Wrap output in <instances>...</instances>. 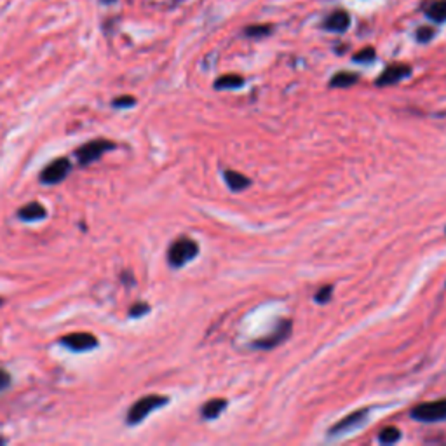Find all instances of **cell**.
I'll return each instance as SVG.
<instances>
[{"label": "cell", "instance_id": "22", "mask_svg": "<svg viewBox=\"0 0 446 446\" xmlns=\"http://www.w3.org/2000/svg\"><path fill=\"white\" fill-rule=\"evenodd\" d=\"M151 312V307H148V304H135L131 309H129V316L131 318H141V316L148 314Z\"/></svg>", "mask_w": 446, "mask_h": 446}, {"label": "cell", "instance_id": "16", "mask_svg": "<svg viewBox=\"0 0 446 446\" xmlns=\"http://www.w3.org/2000/svg\"><path fill=\"white\" fill-rule=\"evenodd\" d=\"M359 80V76L357 74H352V71H338L329 80V86L332 87H350Z\"/></svg>", "mask_w": 446, "mask_h": 446}, {"label": "cell", "instance_id": "23", "mask_svg": "<svg viewBox=\"0 0 446 446\" xmlns=\"http://www.w3.org/2000/svg\"><path fill=\"white\" fill-rule=\"evenodd\" d=\"M136 100L132 96H119L114 100V107L115 108H129L135 107Z\"/></svg>", "mask_w": 446, "mask_h": 446}, {"label": "cell", "instance_id": "24", "mask_svg": "<svg viewBox=\"0 0 446 446\" xmlns=\"http://www.w3.org/2000/svg\"><path fill=\"white\" fill-rule=\"evenodd\" d=\"M9 386H11V375H9L8 371L0 368V393L8 389Z\"/></svg>", "mask_w": 446, "mask_h": 446}, {"label": "cell", "instance_id": "17", "mask_svg": "<svg viewBox=\"0 0 446 446\" xmlns=\"http://www.w3.org/2000/svg\"><path fill=\"white\" fill-rule=\"evenodd\" d=\"M272 33L271 25H251L244 30V35L250 37V39H264V37H268Z\"/></svg>", "mask_w": 446, "mask_h": 446}, {"label": "cell", "instance_id": "7", "mask_svg": "<svg viewBox=\"0 0 446 446\" xmlns=\"http://www.w3.org/2000/svg\"><path fill=\"white\" fill-rule=\"evenodd\" d=\"M61 345L67 347L71 352H87L98 347V338L91 333H71V335H65L60 340Z\"/></svg>", "mask_w": 446, "mask_h": 446}, {"label": "cell", "instance_id": "5", "mask_svg": "<svg viewBox=\"0 0 446 446\" xmlns=\"http://www.w3.org/2000/svg\"><path fill=\"white\" fill-rule=\"evenodd\" d=\"M291 329H293V323L289 321V319H281L279 325L275 326L274 332H272L268 336H265V338L253 342V347H257V349H261V350L275 349V347L281 345L282 342H286V340L289 338Z\"/></svg>", "mask_w": 446, "mask_h": 446}, {"label": "cell", "instance_id": "14", "mask_svg": "<svg viewBox=\"0 0 446 446\" xmlns=\"http://www.w3.org/2000/svg\"><path fill=\"white\" fill-rule=\"evenodd\" d=\"M227 408V400H211L204 404V408L200 410V415L206 420H213V418L220 417Z\"/></svg>", "mask_w": 446, "mask_h": 446}, {"label": "cell", "instance_id": "25", "mask_svg": "<svg viewBox=\"0 0 446 446\" xmlns=\"http://www.w3.org/2000/svg\"><path fill=\"white\" fill-rule=\"evenodd\" d=\"M101 2H105V4H107V2H114V0H101Z\"/></svg>", "mask_w": 446, "mask_h": 446}, {"label": "cell", "instance_id": "26", "mask_svg": "<svg viewBox=\"0 0 446 446\" xmlns=\"http://www.w3.org/2000/svg\"><path fill=\"white\" fill-rule=\"evenodd\" d=\"M2 304H4V298H0V305H2Z\"/></svg>", "mask_w": 446, "mask_h": 446}, {"label": "cell", "instance_id": "4", "mask_svg": "<svg viewBox=\"0 0 446 446\" xmlns=\"http://www.w3.org/2000/svg\"><path fill=\"white\" fill-rule=\"evenodd\" d=\"M112 148H115V143L107 141V139H94V141H89L80 146L79 151L76 152V157L80 162V166H87L103 157L105 152L112 151Z\"/></svg>", "mask_w": 446, "mask_h": 446}, {"label": "cell", "instance_id": "20", "mask_svg": "<svg viewBox=\"0 0 446 446\" xmlns=\"http://www.w3.org/2000/svg\"><path fill=\"white\" fill-rule=\"evenodd\" d=\"M436 30L431 28V26H420V28L415 32V37H417L418 42H429V40L434 39Z\"/></svg>", "mask_w": 446, "mask_h": 446}, {"label": "cell", "instance_id": "12", "mask_svg": "<svg viewBox=\"0 0 446 446\" xmlns=\"http://www.w3.org/2000/svg\"><path fill=\"white\" fill-rule=\"evenodd\" d=\"M223 178H225L229 189L234 190V192H241V190L248 189V187L251 185V180L248 178V176H244L243 173L239 171H234V169H227V171L223 173Z\"/></svg>", "mask_w": 446, "mask_h": 446}, {"label": "cell", "instance_id": "8", "mask_svg": "<svg viewBox=\"0 0 446 446\" xmlns=\"http://www.w3.org/2000/svg\"><path fill=\"white\" fill-rule=\"evenodd\" d=\"M368 408H361V410L354 411V413L347 415L345 418H342L340 422H336L335 425H333L332 429H329V436H340V434H345V432H350L352 429L356 427H361V425L366 422V417H368Z\"/></svg>", "mask_w": 446, "mask_h": 446}, {"label": "cell", "instance_id": "11", "mask_svg": "<svg viewBox=\"0 0 446 446\" xmlns=\"http://www.w3.org/2000/svg\"><path fill=\"white\" fill-rule=\"evenodd\" d=\"M18 216L22 218L23 221H37V220H42V218H46L47 211L40 203H28V204H25V206L19 207Z\"/></svg>", "mask_w": 446, "mask_h": 446}, {"label": "cell", "instance_id": "3", "mask_svg": "<svg viewBox=\"0 0 446 446\" xmlns=\"http://www.w3.org/2000/svg\"><path fill=\"white\" fill-rule=\"evenodd\" d=\"M411 418L418 422H441L446 420V400L422 403L411 410Z\"/></svg>", "mask_w": 446, "mask_h": 446}, {"label": "cell", "instance_id": "9", "mask_svg": "<svg viewBox=\"0 0 446 446\" xmlns=\"http://www.w3.org/2000/svg\"><path fill=\"white\" fill-rule=\"evenodd\" d=\"M411 76V68L408 67V65H403V63H394V65H389V67L384 70L382 76L377 79V86H393V84H397L401 83L403 79H406V77Z\"/></svg>", "mask_w": 446, "mask_h": 446}, {"label": "cell", "instance_id": "10", "mask_svg": "<svg viewBox=\"0 0 446 446\" xmlns=\"http://www.w3.org/2000/svg\"><path fill=\"white\" fill-rule=\"evenodd\" d=\"M323 26H325L326 30H329V32H336V33L347 32L350 26L349 12L343 11V9H336V11H333L332 15L325 19Z\"/></svg>", "mask_w": 446, "mask_h": 446}, {"label": "cell", "instance_id": "15", "mask_svg": "<svg viewBox=\"0 0 446 446\" xmlns=\"http://www.w3.org/2000/svg\"><path fill=\"white\" fill-rule=\"evenodd\" d=\"M244 86V79L241 76H221L220 79L214 80V89H239Z\"/></svg>", "mask_w": 446, "mask_h": 446}, {"label": "cell", "instance_id": "19", "mask_svg": "<svg viewBox=\"0 0 446 446\" xmlns=\"http://www.w3.org/2000/svg\"><path fill=\"white\" fill-rule=\"evenodd\" d=\"M375 58H377V53L373 47H363L359 53L354 54L352 60L356 61V63H370V61H373Z\"/></svg>", "mask_w": 446, "mask_h": 446}, {"label": "cell", "instance_id": "13", "mask_svg": "<svg viewBox=\"0 0 446 446\" xmlns=\"http://www.w3.org/2000/svg\"><path fill=\"white\" fill-rule=\"evenodd\" d=\"M425 16L434 23H446V0H434L425 6Z\"/></svg>", "mask_w": 446, "mask_h": 446}, {"label": "cell", "instance_id": "18", "mask_svg": "<svg viewBox=\"0 0 446 446\" xmlns=\"http://www.w3.org/2000/svg\"><path fill=\"white\" fill-rule=\"evenodd\" d=\"M400 438H401V431L396 427H386L379 436L380 443H384V445H393V443H396Z\"/></svg>", "mask_w": 446, "mask_h": 446}, {"label": "cell", "instance_id": "1", "mask_svg": "<svg viewBox=\"0 0 446 446\" xmlns=\"http://www.w3.org/2000/svg\"><path fill=\"white\" fill-rule=\"evenodd\" d=\"M168 401H169L168 397L157 396V394H152V396L141 397V400H138L135 404H132L131 408H129L126 420H128L129 425L139 424V422L145 420V418L148 417V415H151L152 411H155V410H159V408L166 406V404H168Z\"/></svg>", "mask_w": 446, "mask_h": 446}, {"label": "cell", "instance_id": "21", "mask_svg": "<svg viewBox=\"0 0 446 446\" xmlns=\"http://www.w3.org/2000/svg\"><path fill=\"white\" fill-rule=\"evenodd\" d=\"M332 293H333V286H325V288L319 289V293H316V302L318 304H328L332 300Z\"/></svg>", "mask_w": 446, "mask_h": 446}, {"label": "cell", "instance_id": "2", "mask_svg": "<svg viewBox=\"0 0 446 446\" xmlns=\"http://www.w3.org/2000/svg\"><path fill=\"white\" fill-rule=\"evenodd\" d=\"M197 255H199V246H197L196 241L190 239V237H180L169 246L168 261L171 267L180 268L189 264L190 260H194Z\"/></svg>", "mask_w": 446, "mask_h": 446}, {"label": "cell", "instance_id": "6", "mask_svg": "<svg viewBox=\"0 0 446 446\" xmlns=\"http://www.w3.org/2000/svg\"><path fill=\"white\" fill-rule=\"evenodd\" d=\"M71 171V164L67 157H60L47 164V168L40 173V182L44 185H56V183L63 182Z\"/></svg>", "mask_w": 446, "mask_h": 446}]
</instances>
